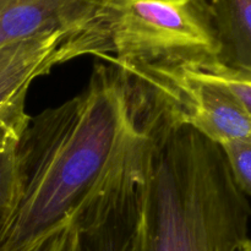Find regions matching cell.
<instances>
[{
	"mask_svg": "<svg viewBox=\"0 0 251 251\" xmlns=\"http://www.w3.org/2000/svg\"><path fill=\"white\" fill-rule=\"evenodd\" d=\"M100 54L95 37L86 33L43 34L0 48V140H20L31 122L26 112L32 83L55 66Z\"/></svg>",
	"mask_w": 251,
	"mask_h": 251,
	"instance_id": "6",
	"label": "cell"
},
{
	"mask_svg": "<svg viewBox=\"0 0 251 251\" xmlns=\"http://www.w3.org/2000/svg\"><path fill=\"white\" fill-rule=\"evenodd\" d=\"M113 64L140 98L171 124L193 127L220 146L251 139V115L221 83L184 68Z\"/></svg>",
	"mask_w": 251,
	"mask_h": 251,
	"instance_id": "5",
	"label": "cell"
},
{
	"mask_svg": "<svg viewBox=\"0 0 251 251\" xmlns=\"http://www.w3.org/2000/svg\"><path fill=\"white\" fill-rule=\"evenodd\" d=\"M100 60L191 68L218 60L220 44L205 0H102Z\"/></svg>",
	"mask_w": 251,
	"mask_h": 251,
	"instance_id": "3",
	"label": "cell"
},
{
	"mask_svg": "<svg viewBox=\"0 0 251 251\" xmlns=\"http://www.w3.org/2000/svg\"><path fill=\"white\" fill-rule=\"evenodd\" d=\"M19 142L20 140H0V244L21 198Z\"/></svg>",
	"mask_w": 251,
	"mask_h": 251,
	"instance_id": "8",
	"label": "cell"
},
{
	"mask_svg": "<svg viewBox=\"0 0 251 251\" xmlns=\"http://www.w3.org/2000/svg\"><path fill=\"white\" fill-rule=\"evenodd\" d=\"M150 161L144 251H238L251 207L220 145L185 125L146 129Z\"/></svg>",
	"mask_w": 251,
	"mask_h": 251,
	"instance_id": "2",
	"label": "cell"
},
{
	"mask_svg": "<svg viewBox=\"0 0 251 251\" xmlns=\"http://www.w3.org/2000/svg\"><path fill=\"white\" fill-rule=\"evenodd\" d=\"M68 225V223H66ZM65 228L64 227L58 228V229L53 230L49 234L44 235L39 240H37L34 244L27 248L25 251H60L61 245H63L64 240V233H65Z\"/></svg>",
	"mask_w": 251,
	"mask_h": 251,
	"instance_id": "11",
	"label": "cell"
},
{
	"mask_svg": "<svg viewBox=\"0 0 251 251\" xmlns=\"http://www.w3.org/2000/svg\"><path fill=\"white\" fill-rule=\"evenodd\" d=\"M140 130L134 90L105 60L78 95L31 118L17 150L21 198L0 251H25L66 226Z\"/></svg>",
	"mask_w": 251,
	"mask_h": 251,
	"instance_id": "1",
	"label": "cell"
},
{
	"mask_svg": "<svg viewBox=\"0 0 251 251\" xmlns=\"http://www.w3.org/2000/svg\"><path fill=\"white\" fill-rule=\"evenodd\" d=\"M184 69L200 77L225 86L240 100L251 115V73L228 68L218 60Z\"/></svg>",
	"mask_w": 251,
	"mask_h": 251,
	"instance_id": "9",
	"label": "cell"
},
{
	"mask_svg": "<svg viewBox=\"0 0 251 251\" xmlns=\"http://www.w3.org/2000/svg\"><path fill=\"white\" fill-rule=\"evenodd\" d=\"M238 251H251V239H248Z\"/></svg>",
	"mask_w": 251,
	"mask_h": 251,
	"instance_id": "12",
	"label": "cell"
},
{
	"mask_svg": "<svg viewBox=\"0 0 251 251\" xmlns=\"http://www.w3.org/2000/svg\"><path fill=\"white\" fill-rule=\"evenodd\" d=\"M232 176L240 190L251 198V139L221 145Z\"/></svg>",
	"mask_w": 251,
	"mask_h": 251,
	"instance_id": "10",
	"label": "cell"
},
{
	"mask_svg": "<svg viewBox=\"0 0 251 251\" xmlns=\"http://www.w3.org/2000/svg\"><path fill=\"white\" fill-rule=\"evenodd\" d=\"M149 146L134 141L69 218L60 251H144Z\"/></svg>",
	"mask_w": 251,
	"mask_h": 251,
	"instance_id": "4",
	"label": "cell"
},
{
	"mask_svg": "<svg viewBox=\"0 0 251 251\" xmlns=\"http://www.w3.org/2000/svg\"><path fill=\"white\" fill-rule=\"evenodd\" d=\"M220 44L218 61L251 73V0H205Z\"/></svg>",
	"mask_w": 251,
	"mask_h": 251,
	"instance_id": "7",
	"label": "cell"
}]
</instances>
